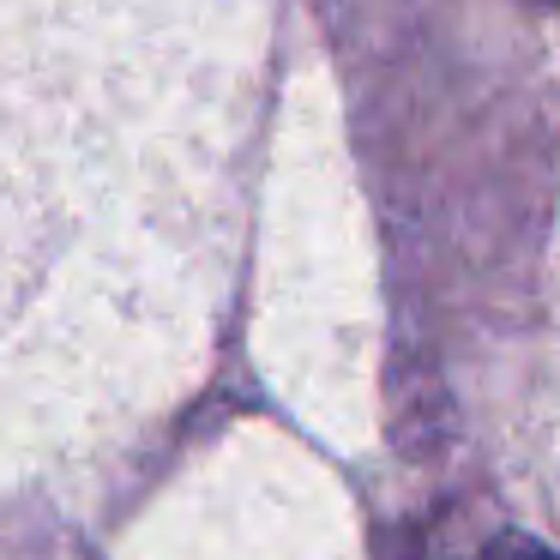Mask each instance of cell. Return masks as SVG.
Returning <instances> with one entry per match:
<instances>
[{
  "instance_id": "6da1fadb",
  "label": "cell",
  "mask_w": 560,
  "mask_h": 560,
  "mask_svg": "<svg viewBox=\"0 0 560 560\" xmlns=\"http://www.w3.org/2000/svg\"><path fill=\"white\" fill-rule=\"evenodd\" d=\"M482 560H560V555H548L542 542H530V536H500V542H488Z\"/></svg>"
}]
</instances>
